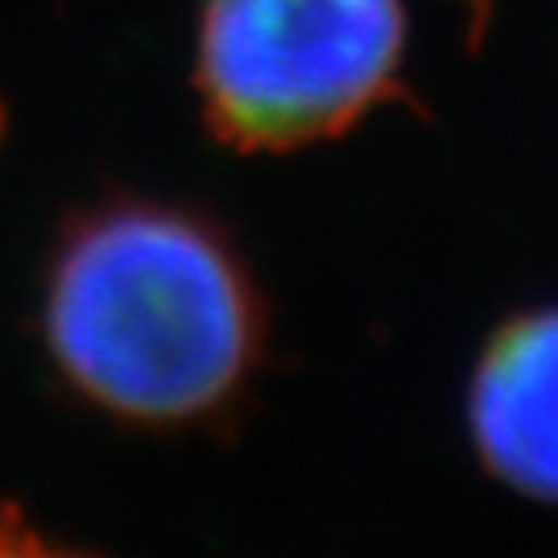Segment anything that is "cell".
<instances>
[{"label":"cell","instance_id":"3957f363","mask_svg":"<svg viewBox=\"0 0 558 558\" xmlns=\"http://www.w3.org/2000/svg\"><path fill=\"white\" fill-rule=\"evenodd\" d=\"M468 435L488 476L558 505V302L488 336L468 380Z\"/></svg>","mask_w":558,"mask_h":558},{"label":"cell","instance_id":"7a4b0ae2","mask_svg":"<svg viewBox=\"0 0 558 558\" xmlns=\"http://www.w3.org/2000/svg\"><path fill=\"white\" fill-rule=\"evenodd\" d=\"M401 62V0H203L195 92L223 145L290 154L398 96Z\"/></svg>","mask_w":558,"mask_h":558},{"label":"cell","instance_id":"6da1fadb","mask_svg":"<svg viewBox=\"0 0 558 558\" xmlns=\"http://www.w3.org/2000/svg\"><path fill=\"white\" fill-rule=\"evenodd\" d=\"M62 380L133 426L220 414L260 360L265 315L232 244L166 203L120 199L62 236L46 278Z\"/></svg>","mask_w":558,"mask_h":558},{"label":"cell","instance_id":"277c9868","mask_svg":"<svg viewBox=\"0 0 558 558\" xmlns=\"http://www.w3.org/2000/svg\"><path fill=\"white\" fill-rule=\"evenodd\" d=\"M442 4H451V13H456V25L463 41L480 50L484 38H488V29H493V13H497V0H442Z\"/></svg>","mask_w":558,"mask_h":558}]
</instances>
